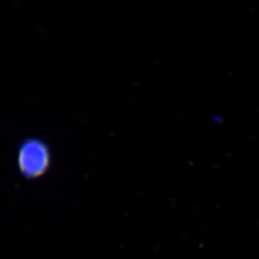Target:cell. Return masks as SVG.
Wrapping results in <instances>:
<instances>
[{
  "mask_svg": "<svg viewBox=\"0 0 259 259\" xmlns=\"http://www.w3.org/2000/svg\"><path fill=\"white\" fill-rule=\"evenodd\" d=\"M52 155L50 147L44 141L30 138L19 145L17 163L22 176L28 179H36L44 176L51 166Z\"/></svg>",
  "mask_w": 259,
  "mask_h": 259,
  "instance_id": "6da1fadb",
  "label": "cell"
}]
</instances>
